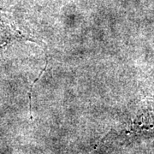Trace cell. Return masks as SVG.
I'll return each mask as SVG.
<instances>
[{
    "label": "cell",
    "instance_id": "cell-1",
    "mask_svg": "<svg viewBox=\"0 0 154 154\" xmlns=\"http://www.w3.org/2000/svg\"><path fill=\"white\" fill-rule=\"evenodd\" d=\"M23 38V35L11 25L0 22V48L12 41Z\"/></svg>",
    "mask_w": 154,
    "mask_h": 154
}]
</instances>
